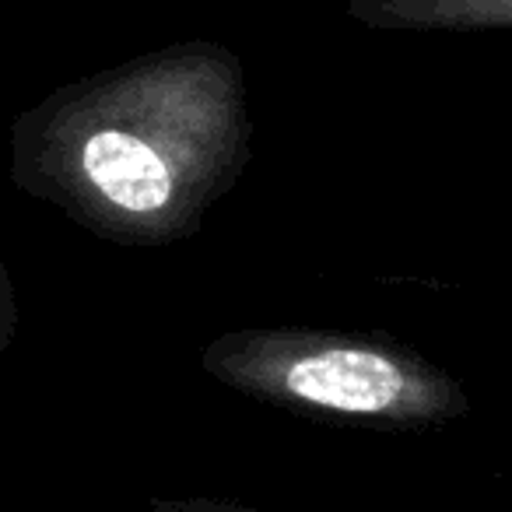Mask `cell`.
I'll return each mask as SVG.
<instances>
[{
    "mask_svg": "<svg viewBox=\"0 0 512 512\" xmlns=\"http://www.w3.org/2000/svg\"><path fill=\"white\" fill-rule=\"evenodd\" d=\"M8 141V176L32 200L113 246H172L253 158L246 71L211 39L172 43L53 88Z\"/></svg>",
    "mask_w": 512,
    "mask_h": 512,
    "instance_id": "1",
    "label": "cell"
},
{
    "mask_svg": "<svg viewBox=\"0 0 512 512\" xmlns=\"http://www.w3.org/2000/svg\"><path fill=\"white\" fill-rule=\"evenodd\" d=\"M200 369L256 404L327 425L428 432L470 414L460 379L386 330H228L200 351Z\"/></svg>",
    "mask_w": 512,
    "mask_h": 512,
    "instance_id": "2",
    "label": "cell"
},
{
    "mask_svg": "<svg viewBox=\"0 0 512 512\" xmlns=\"http://www.w3.org/2000/svg\"><path fill=\"white\" fill-rule=\"evenodd\" d=\"M344 15L376 32H505L512 0H348Z\"/></svg>",
    "mask_w": 512,
    "mask_h": 512,
    "instance_id": "3",
    "label": "cell"
},
{
    "mask_svg": "<svg viewBox=\"0 0 512 512\" xmlns=\"http://www.w3.org/2000/svg\"><path fill=\"white\" fill-rule=\"evenodd\" d=\"M18 323H22V313H18L15 281H11L8 260L0 253V355H8L11 344L18 341Z\"/></svg>",
    "mask_w": 512,
    "mask_h": 512,
    "instance_id": "4",
    "label": "cell"
},
{
    "mask_svg": "<svg viewBox=\"0 0 512 512\" xmlns=\"http://www.w3.org/2000/svg\"><path fill=\"white\" fill-rule=\"evenodd\" d=\"M144 512H274V509H256V505L225 502V498H148Z\"/></svg>",
    "mask_w": 512,
    "mask_h": 512,
    "instance_id": "5",
    "label": "cell"
}]
</instances>
